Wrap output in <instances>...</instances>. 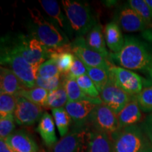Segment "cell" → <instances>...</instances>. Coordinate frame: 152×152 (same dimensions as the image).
Listing matches in <instances>:
<instances>
[{
  "mask_svg": "<svg viewBox=\"0 0 152 152\" xmlns=\"http://www.w3.org/2000/svg\"><path fill=\"white\" fill-rule=\"evenodd\" d=\"M110 60L122 68L143 71H152V54L146 43L132 36H125L123 48L112 53Z\"/></svg>",
  "mask_w": 152,
  "mask_h": 152,
  "instance_id": "6da1fadb",
  "label": "cell"
},
{
  "mask_svg": "<svg viewBox=\"0 0 152 152\" xmlns=\"http://www.w3.org/2000/svg\"><path fill=\"white\" fill-rule=\"evenodd\" d=\"M30 16L29 33L31 37L39 40L49 49H56L70 44L69 39L61 30L49 19L43 16L41 11L34 8L28 9Z\"/></svg>",
  "mask_w": 152,
  "mask_h": 152,
  "instance_id": "7a4b0ae2",
  "label": "cell"
},
{
  "mask_svg": "<svg viewBox=\"0 0 152 152\" xmlns=\"http://www.w3.org/2000/svg\"><path fill=\"white\" fill-rule=\"evenodd\" d=\"M61 4L76 37H84L97 23L93 16L92 9L87 2L62 0Z\"/></svg>",
  "mask_w": 152,
  "mask_h": 152,
  "instance_id": "3957f363",
  "label": "cell"
},
{
  "mask_svg": "<svg viewBox=\"0 0 152 152\" xmlns=\"http://www.w3.org/2000/svg\"><path fill=\"white\" fill-rule=\"evenodd\" d=\"M0 58L1 65L9 66L26 88L35 87L38 68L26 61L10 45L1 46Z\"/></svg>",
  "mask_w": 152,
  "mask_h": 152,
  "instance_id": "277c9868",
  "label": "cell"
},
{
  "mask_svg": "<svg viewBox=\"0 0 152 152\" xmlns=\"http://www.w3.org/2000/svg\"><path fill=\"white\" fill-rule=\"evenodd\" d=\"M9 45L30 64L39 68L51 56L50 49L30 35H19Z\"/></svg>",
  "mask_w": 152,
  "mask_h": 152,
  "instance_id": "5b68a950",
  "label": "cell"
},
{
  "mask_svg": "<svg viewBox=\"0 0 152 152\" xmlns=\"http://www.w3.org/2000/svg\"><path fill=\"white\" fill-rule=\"evenodd\" d=\"M110 135L114 152H138L148 140L137 125L122 128Z\"/></svg>",
  "mask_w": 152,
  "mask_h": 152,
  "instance_id": "8992f818",
  "label": "cell"
},
{
  "mask_svg": "<svg viewBox=\"0 0 152 152\" xmlns=\"http://www.w3.org/2000/svg\"><path fill=\"white\" fill-rule=\"evenodd\" d=\"M88 123L95 131L109 134L121 129L117 114L103 102L95 106L89 117Z\"/></svg>",
  "mask_w": 152,
  "mask_h": 152,
  "instance_id": "52a82bcc",
  "label": "cell"
},
{
  "mask_svg": "<svg viewBox=\"0 0 152 152\" xmlns=\"http://www.w3.org/2000/svg\"><path fill=\"white\" fill-rule=\"evenodd\" d=\"M89 135L83 127H75L49 148V152H85L88 148Z\"/></svg>",
  "mask_w": 152,
  "mask_h": 152,
  "instance_id": "ba28073f",
  "label": "cell"
},
{
  "mask_svg": "<svg viewBox=\"0 0 152 152\" xmlns=\"http://www.w3.org/2000/svg\"><path fill=\"white\" fill-rule=\"evenodd\" d=\"M109 78L132 96H137L141 92L145 81L138 74L126 68L113 65L110 68Z\"/></svg>",
  "mask_w": 152,
  "mask_h": 152,
  "instance_id": "9c48e42d",
  "label": "cell"
},
{
  "mask_svg": "<svg viewBox=\"0 0 152 152\" xmlns=\"http://www.w3.org/2000/svg\"><path fill=\"white\" fill-rule=\"evenodd\" d=\"M71 51L75 56L84 63L85 66L103 68L109 72L113 66L108 59L102 55L88 48L84 37H75L71 42Z\"/></svg>",
  "mask_w": 152,
  "mask_h": 152,
  "instance_id": "30bf717a",
  "label": "cell"
},
{
  "mask_svg": "<svg viewBox=\"0 0 152 152\" xmlns=\"http://www.w3.org/2000/svg\"><path fill=\"white\" fill-rule=\"evenodd\" d=\"M44 108L30 102L23 97L18 96L17 105L14 115L17 124L20 125H33L42 116Z\"/></svg>",
  "mask_w": 152,
  "mask_h": 152,
  "instance_id": "8fae6325",
  "label": "cell"
},
{
  "mask_svg": "<svg viewBox=\"0 0 152 152\" xmlns=\"http://www.w3.org/2000/svg\"><path fill=\"white\" fill-rule=\"evenodd\" d=\"M101 100L118 114L132 98L109 78L108 83L99 94Z\"/></svg>",
  "mask_w": 152,
  "mask_h": 152,
  "instance_id": "7c38bea8",
  "label": "cell"
},
{
  "mask_svg": "<svg viewBox=\"0 0 152 152\" xmlns=\"http://www.w3.org/2000/svg\"><path fill=\"white\" fill-rule=\"evenodd\" d=\"M115 19L114 21L118 24L120 28L123 31L128 33H142L149 28L141 17L131 8L128 4L123 5L118 10Z\"/></svg>",
  "mask_w": 152,
  "mask_h": 152,
  "instance_id": "4fadbf2b",
  "label": "cell"
},
{
  "mask_svg": "<svg viewBox=\"0 0 152 152\" xmlns=\"http://www.w3.org/2000/svg\"><path fill=\"white\" fill-rule=\"evenodd\" d=\"M43 10L49 16V19L55 26L61 30L67 37H72L73 30L66 14L63 12L59 4L56 0H39Z\"/></svg>",
  "mask_w": 152,
  "mask_h": 152,
  "instance_id": "5bb4252c",
  "label": "cell"
},
{
  "mask_svg": "<svg viewBox=\"0 0 152 152\" xmlns=\"http://www.w3.org/2000/svg\"><path fill=\"white\" fill-rule=\"evenodd\" d=\"M96 105L97 104L90 101H68L66 104L65 109L75 123V127H84L88 123L89 117Z\"/></svg>",
  "mask_w": 152,
  "mask_h": 152,
  "instance_id": "9a60e30c",
  "label": "cell"
},
{
  "mask_svg": "<svg viewBox=\"0 0 152 152\" xmlns=\"http://www.w3.org/2000/svg\"><path fill=\"white\" fill-rule=\"evenodd\" d=\"M14 152H39V147L33 137L23 130L15 131L4 140Z\"/></svg>",
  "mask_w": 152,
  "mask_h": 152,
  "instance_id": "2e32d148",
  "label": "cell"
},
{
  "mask_svg": "<svg viewBox=\"0 0 152 152\" xmlns=\"http://www.w3.org/2000/svg\"><path fill=\"white\" fill-rule=\"evenodd\" d=\"M26 88L18 77L9 68L1 66L0 68V91L17 96L20 91Z\"/></svg>",
  "mask_w": 152,
  "mask_h": 152,
  "instance_id": "e0dca14e",
  "label": "cell"
},
{
  "mask_svg": "<svg viewBox=\"0 0 152 152\" xmlns=\"http://www.w3.org/2000/svg\"><path fill=\"white\" fill-rule=\"evenodd\" d=\"M141 111L135 96H132L130 102L117 114L121 128L136 125L141 121Z\"/></svg>",
  "mask_w": 152,
  "mask_h": 152,
  "instance_id": "ac0fdd59",
  "label": "cell"
},
{
  "mask_svg": "<svg viewBox=\"0 0 152 152\" xmlns=\"http://www.w3.org/2000/svg\"><path fill=\"white\" fill-rule=\"evenodd\" d=\"M85 42L88 48L98 53L102 56L109 59V54L106 46L104 34H103L102 26L99 23H96L86 35Z\"/></svg>",
  "mask_w": 152,
  "mask_h": 152,
  "instance_id": "d6986e66",
  "label": "cell"
},
{
  "mask_svg": "<svg viewBox=\"0 0 152 152\" xmlns=\"http://www.w3.org/2000/svg\"><path fill=\"white\" fill-rule=\"evenodd\" d=\"M56 125L52 115L45 112L38 122L36 131L42 139L47 147L50 148L58 142L56 134Z\"/></svg>",
  "mask_w": 152,
  "mask_h": 152,
  "instance_id": "ffe728a7",
  "label": "cell"
},
{
  "mask_svg": "<svg viewBox=\"0 0 152 152\" xmlns=\"http://www.w3.org/2000/svg\"><path fill=\"white\" fill-rule=\"evenodd\" d=\"M104 38L108 48L113 53L121 50L125 43L121 28L116 22L112 21L106 24L104 29Z\"/></svg>",
  "mask_w": 152,
  "mask_h": 152,
  "instance_id": "44dd1931",
  "label": "cell"
},
{
  "mask_svg": "<svg viewBox=\"0 0 152 152\" xmlns=\"http://www.w3.org/2000/svg\"><path fill=\"white\" fill-rule=\"evenodd\" d=\"M87 152H114L111 135L95 130L90 132Z\"/></svg>",
  "mask_w": 152,
  "mask_h": 152,
  "instance_id": "7402d4cb",
  "label": "cell"
},
{
  "mask_svg": "<svg viewBox=\"0 0 152 152\" xmlns=\"http://www.w3.org/2000/svg\"><path fill=\"white\" fill-rule=\"evenodd\" d=\"M64 85L67 92L68 101L70 102H78V101H90L95 104L102 103L100 97L93 98L89 96L82 91L80 87L76 82L75 79L68 78L64 75Z\"/></svg>",
  "mask_w": 152,
  "mask_h": 152,
  "instance_id": "603a6c76",
  "label": "cell"
},
{
  "mask_svg": "<svg viewBox=\"0 0 152 152\" xmlns=\"http://www.w3.org/2000/svg\"><path fill=\"white\" fill-rule=\"evenodd\" d=\"M68 102L67 92L63 83V84L56 90L49 92L44 109L52 110L64 107V106H66Z\"/></svg>",
  "mask_w": 152,
  "mask_h": 152,
  "instance_id": "cb8c5ba5",
  "label": "cell"
},
{
  "mask_svg": "<svg viewBox=\"0 0 152 152\" xmlns=\"http://www.w3.org/2000/svg\"><path fill=\"white\" fill-rule=\"evenodd\" d=\"M49 94V91L39 87H35L33 88H25L20 91L17 96L23 97L30 102L42 106H44L46 103V101Z\"/></svg>",
  "mask_w": 152,
  "mask_h": 152,
  "instance_id": "d4e9b609",
  "label": "cell"
},
{
  "mask_svg": "<svg viewBox=\"0 0 152 152\" xmlns=\"http://www.w3.org/2000/svg\"><path fill=\"white\" fill-rule=\"evenodd\" d=\"M52 113L56 127L61 137L65 136L69 130L71 118L66 111L65 107L58 108L52 110Z\"/></svg>",
  "mask_w": 152,
  "mask_h": 152,
  "instance_id": "484cf974",
  "label": "cell"
},
{
  "mask_svg": "<svg viewBox=\"0 0 152 152\" xmlns=\"http://www.w3.org/2000/svg\"><path fill=\"white\" fill-rule=\"evenodd\" d=\"M134 96L142 111L152 112V81L145 80L142 91Z\"/></svg>",
  "mask_w": 152,
  "mask_h": 152,
  "instance_id": "4316f807",
  "label": "cell"
},
{
  "mask_svg": "<svg viewBox=\"0 0 152 152\" xmlns=\"http://www.w3.org/2000/svg\"><path fill=\"white\" fill-rule=\"evenodd\" d=\"M86 66L87 75L92 80L99 93L109 80V72L101 68Z\"/></svg>",
  "mask_w": 152,
  "mask_h": 152,
  "instance_id": "83f0119b",
  "label": "cell"
},
{
  "mask_svg": "<svg viewBox=\"0 0 152 152\" xmlns=\"http://www.w3.org/2000/svg\"><path fill=\"white\" fill-rule=\"evenodd\" d=\"M128 4L141 17L148 28H152V12L145 0H130Z\"/></svg>",
  "mask_w": 152,
  "mask_h": 152,
  "instance_id": "f1b7e54d",
  "label": "cell"
},
{
  "mask_svg": "<svg viewBox=\"0 0 152 152\" xmlns=\"http://www.w3.org/2000/svg\"><path fill=\"white\" fill-rule=\"evenodd\" d=\"M18 96L5 93L0 94V118L14 113Z\"/></svg>",
  "mask_w": 152,
  "mask_h": 152,
  "instance_id": "f546056e",
  "label": "cell"
},
{
  "mask_svg": "<svg viewBox=\"0 0 152 152\" xmlns=\"http://www.w3.org/2000/svg\"><path fill=\"white\" fill-rule=\"evenodd\" d=\"M61 74L56 61L54 58H49L44 62L37 70V76L44 79H49Z\"/></svg>",
  "mask_w": 152,
  "mask_h": 152,
  "instance_id": "4dcf8cb0",
  "label": "cell"
},
{
  "mask_svg": "<svg viewBox=\"0 0 152 152\" xmlns=\"http://www.w3.org/2000/svg\"><path fill=\"white\" fill-rule=\"evenodd\" d=\"M64 80V75L59 74L56 77L49 79H44L42 77L37 75L35 85L37 87H42L49 92L56 90L63 84Z\"/></svg>",
  "mask_w": 152,
  "mask_h": 152,
  "instance_id": "1f68e13d",
  "label": "cell"
},
{
  "mask_svg": "<svg viewBox=\"0 0 152 152\" xmlns=\"http://www.w3.org/2000/svg\"><path fill=\"white\" fill-rule=\"evenodd\" d=\"M76 82L85 94L93 98L99 97V92L87 74L77 77L76 79Z\"/></svg>",
  "mask_w": 152,
  "mask_h": 152,
  "instance_id": "d6a6232c",
  "label": "cell"
},
{
  "mask_svg": "<svg viewBox=\"0 0 152 152\" xmlns=\"http://www.w3.org/2000/svg\"><path fill=\"white\" fill-rule=\"evenodd\" d=\"M15 121L14 114L8 116L0 118V138L5 140L9 135H11L15 129Z\"/></svg>",
  "mask_w": 152,
  "mask_h": 152,
  "instance_id": "836d02e7",
  "label": "cell"
},
{
  "mask_svg": "<svg viewBox=\"0 0 152 152\" xmlns=\"http://www.w3.org/2000/svg\"><path fill=\"white\" fill-rule=\"evenodd\" d=\"M87 68L84 63L80 59H79L77 56H75V59H74L73 64L71 69L67 74L64 75L68 78H73L76 80L77 77H81L84 75H87Z\"/></svg>",
  "mask_w": 152,
  "mask_h": 152,
  "instance_id": "e575fe53",
  "label": "cell"
},
{
  "mask_svg": "<svg viewBox=\"0 0 152 152\" xmlns=\"http://www.w3.org/2000/svg\"><path fill=\"white\" fill-rule=\"evenodd\" d=\"M142 126L143 132L145 133L150 142L152 144V113L146 118Z\"/></svg>",
  "mask_w": 152,
  "mask_h": 152,
  "instance_id": "d590c367",
  "label": "cell"
},
{
  "mask_svg": "<svg viewBox=\"0 0 152 152\" xmlns=\"http://www.w3.org/2000/svg\"><path fill=\"white\" fill-rule=\"evenodd\" d=\"M0 152H14L7 145L4 140H0Z\"/></svg>",
  "mask_w": 152,
  "mask_h": 152,
  "instance_id": "8d00e7d4",
  "label": "cell"
},
{
  "mask_svg": "<svg viewBox=\"0 0 152 152\" xmlns=\"http://www.w3.org/2000/svg\"><path fill=\"white\" fill-rule=\"evenodd\" d=\"M138 152H152V144L150 142L149 140L145 142L143 147Z\"/></svg>",
  "mask_w": 152,
  "mask_h": 152,
  "instance_id": "74e56055",
  "label": "cell"
},
{
  "mask_svg": "<svg viewBox=\"0 0 152 152\" xmlns=\"http://www.w3.org/2000/svg\"><path fill=\"white\" fill-rule=\"evenodd\" d=\"M142 35L146 39L152 43V28H147V30L142 32Z\"/></svg>",
  "mask_w": 152,
  "mask_h": 152,
  "instance_id": "f35d334b",
  "label": "cell"
},
{
  "mask_svg": "<svg viewBox=\"0 0 152 152\" xmlns=\"http://www.w3.org/2000/svg\"><path fill=\"white\" fill-rule=\"evenodd\" d=\"M145 2L147 3V6L152 12V0H145Z\"/></svg>",
  "mask_w": 152,
  "mask_h": 152,
  "instance_id": "ab89813d",
  "label": "cell"
},
{
  "mask_svg": "<svg viewBox=\"0 0 152 152\" xmlns=\"http://www.w3.org/2000/svg\"><path fill=\"white\" fill-rule=\"evenodd\" d=\"M104 3H105V4L109 6V7H111V6H112V5L115 4L116 1H104Z\"/></svg>",
  "mask_w": 152,
  "mask_h": 152,
  "instance_id": "60d3db41",
  "label": "cell"
},
{
  "mask_svg": "<svg viewBox=\"0 0 152 152\" xmlns=\"http://www.w3.org/2000/svg\"><path fill=\"white\" fill-rule=\"evenodd\" d=\"M39 152H47V151H45V150H44V149H40V150H39Z\"/></svg>",
  "mask_w": 152,
  "mask_h": 152,
  "instance_id": "b9f144b4",
  "label": "cell"
},
{
  "mask_svg": "<svg viewBox=\"0 0 152 152\" xmlns=\"http://www.w3.org/2000/svg\"><path fill=\"white\" fill-rule=\"evenodd\" d=\"M151 74H152V71H151Z\"/></svg>",
  "mask_w": 152,
  "mask_h": 152,
  "instance_id": "7bdbcfd3",
  "label": "cell"
}]
</instances>
